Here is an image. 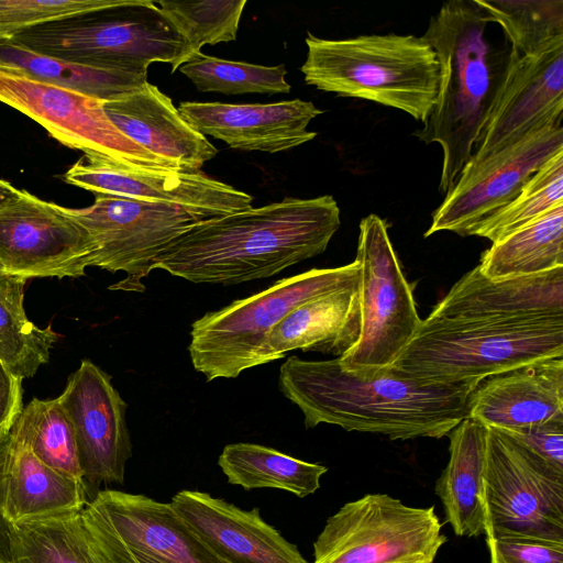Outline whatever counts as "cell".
<instances>
[{
  "label": "cell",
  "instance_id": "17",
  "mask_svg": "<svg viewBox=\"0 0 563 563\" xmlns=\"http://www.w3.org/2000/svg\"><path fill=\"white\" fill-rule=\"evenodd\" d=\"M65 183L96 194L183 208L209 220L252 208L253 197L201 170L129 172L84 155L63 175Z\"/></svg>",
  "mask_w": 563,
  "mask_h": 563
},
{
  "label": "cell",
  "instance_id": "37",
  "mask_svg": "<svg viewBox=\"0 0 563 563\" xmlns=\"http://www.w3.org/2000/svg\"><path fill=\"white\" fill-rule=\"evenodd\" d=\"M125 0H0V41L30 29L120 5Z\"/></svg>",
  "mask_w": 563,
  "mask_h": 563
},
{
  "label": "cell",
  "instance_id": "39",
  "mask_svg": "<svg viewBox=\"0 0 563 563\" xmlns=\"http://www.w3.org/2000/svg\"><path fill=\"white\" fill-rule=\"evenodd\" d=\"M500 431L563 473V419Z\"/></svg>",
  "mask_w": 563,
  "mask_h": 563
},
{
  "label": "cell",
  "instance_id": "34",
  "mask_svg": "<svg viewBox=\"0 0 563 563\" xmlns=\"http://www.w3.org/2000/svg\"><path fill=\"white\" fill-rule=\"evenodd\" d=\"M154 3L185 42L183 54L172 66V73H175L189 58L200 53L203 45L228 43L236 38L246 0H159Z\"/></svg>",
  "mask_w": 563,
  "mask_h": 563
},
{
  "label": "cell",
  "instance_id": "10",
  "mask_svg": "<svg viewBox=\"0 0 563 563\" xmlns=\"http://www.w3.org/2000/svg\"><path fill=\"white\" fill-rule=\"evenodd\" d=\"M81 517L108 563H227L201 541L170 503L104 489L87 503Z\"/></svg>",
  "mask_w": 563,
  "mask_h": 563
},
{
  "label": "cell",
  "instance_id": "26",
  "mask_svg": "<svg viewBox=\"0 0 563 563\" xmlns=\"http://www.w3.org/2000/svg\"><path fill=\"white\" fill-rule=\"evenodd\" d=\"M488 428L466 417L448 435L449 462L435 483L445 519L459 537L485 533L484 472Z\"/></svg>",
  "mask_w": 563,
  "mask_h": 563
},
{
  "label": "cell",
  "instance_id": "36",
  "mask_svg": "<svg viewBox=\"0 0 563 563\" xmlns=\"http://www.w3.org/2000/svg\"><path fill=\"white\" fill-rule=\"evenodd\" d=\"M199 91L224 95L288 93L285 64L263 66L208 56L201 52L179 68Z\"/></svg>",
  "mask_w": 563,
  "mask_h": 563
},
{
  "label": "cell",
  "instance_id": "4",
  "mask_svg": "<svg viewBox=\"0 0 563 563\" xmlns=\"http://www.w3.org/2000/svg\"><path fill=\"white\" fill-rule=\"evenodd\" d=\"M554 357H563V316L426 318L390 368L427 384L479 383Z\"/></svg>",
  "mask_w": 563,
  "mask_h": 563
},
{
  "label": "cell",
  "instance_id": "27",
  "mask_svg": "<svg viewBox=\"0 0 563 563\" xmlns=\"http://www.w3.org/2000/svg\"><path fill=\"white\" fill-rule=\"evenodd\" d=\"M477 266L490 280L539 275L563 267V203L492 243Z\"/></svg>",
  "mask_w": 563,
  "mask_h": 563
},
{
  "label": "cell",
  "instance_id": "7",
  "mask_svg": "<svg viewBox=\"0 0 563 563\" xmlns=\"http://www.w3.org/2000/svg\"><path fill=\"white\" fill-rule=\"evenodd\" d=\"M11 41L67 62L133 73H147L155 62L173 66L185 47L181 35L151 0H125L49 22Z\"/></svg>",
  "mask_w": 563,
  "mask_h": 563
},
{
  "label": "cell",
  "instance_id": "38",
  "mask_svg": "<svg viewBox=\"0 0 563 563\" xmlns=\"http://www.w3.org/2000/svg\"><path fill=\"white\" fill-rule=\"evenodd\" d=\"M486 543L490 563H563V540L497 533Z\"/></svg>",
  "mask_w": 563,
  "mask_h": 563
},
{
  "label": "cell",
  "instance_id": "6",
  "mask_svg": "<svg viewBox=\"0 0 563 563\" xmlns=\"http://www.w3.org/2000/svg\"><path fill=\"white\" fill-rule=\"evenodd\" d=\"M358 283L356 261L333 268H313L207 312L191 325L188 351L194 368L207 382L238 377L260 365L267 334L290 311L308 300Z\"/></svg>",
  "mask_w": 563,
  "mask_h": 563
},
{
  "label": "cell",
  "instance_id": "18",
  "mask_svg": "<svg viewBox=\"0 0 563 563\" xmlns=\"http://www.w3.org/2000/svg\"><path fill=\"white\" fill-rule=\"evenodd\" d=\"M563 121V46L533 56L515 52L478 145V163L552 123Z\"/></svg>",
  "mask_w": 563,
  "mask_h": 563
},
{
  "label": "cell",
  "instance_id": "3",
  "mask_svg": "<svg viewBox=\"0 0 563 563\" xmlns=\"http://www.w3.org/2000/svg\"><path fill=\"white\" fill-rule=\"evenodd\" d=\"M422 38L437 55L441 81L433 109L413 135L441 146L439 190L445 195L478 145L515 51L476 0L443 3Z\"/></svg>",
  "mask_w": 563,
  "mask_h": 563
},
{
  "label": "cell",
  "instance_id": "15",
  "mask_svg": "<svg viewBox=\"0 0 563 563\" xmlns=\"http://www.w3.org/2000/svg\"><path fill=\"white\" fill-rule=\"evenodd\" d=\"M563 150V121L547 125L520 141L465 165L424 236L450 231L470 236L472 230L508 205L532 175Z\"/></svg>",
  "mask_w": 563,
  "mask_h": 563
},
{
  "label": "cell",
  "instance_id": "41",
  "mask_svg": "<svg viewBox=\"0 0 563 563\" xmlns=\"http://www.w3.org/2000/svg\"><path fill=\"white\" fill-rule=\"evenodd\" d=\"M10 446V432L0 435V563H8L10 555L11 525L3 516L5 474Z\"/></svg>",
  "mask_w": 563,
  "mask_h": 563
},
{
  "label": "cell",
  "instance_id": "13",
  "mask_svg": "<svg viewBox=\"0 0 563 563\" xmlns=\"http://www.w3.org/2000/svg\"><path fill=\"white\" fill-rule=\"evenodd\" d=\"M89 232L96 251L91 266L128 278L111 289L140 290L141 278L154 269L156 257L194 223L200 221L180 207L96 194L91 206L68 208Z\"/></svg>",
  "mask_w": 563,
  "mask_h": 563
},
{
  "label": "cell",
  "instance_id": "35",
  "mask_svg": "<svg viewBox=\"0 0 563 563\" xmlns=\"http://www.w3.org/2000/svg\"><path fill=\"white\" fill-rule=\"evenodd\" d=\"M563 203V150L544 163L505 207L476 225L471 235L503 239Z\"/></svg>",
  "mask_w": 563,
  "mask_h": 563
},
{
  "label": "cell",
  "instance_id": "20",
  "mask_svg": "<svg viewBox=\"0 0 563 563\" xmlns=\"http://www.w3.org/2000/svg\"><path fill=\"white\" fill-rule=\"evenodd\" d=\"M169 503L227 563H308L295 544L262 519L257 508L244 510L198 490H180Z\"/></svg>",
  "mask_w": 563,
  "mask_h": 563
},
{
  "label": "cell",
  "instance_id": "43",
  "mask_svg": "<svg viewBox=\"0 0 563 563\" xmlns=\"http://www.w3.org/2000/svg\"><path fill=\"white\" fill-rule=\"evenodd\" d=\"M2 273H4V272H3V271H2V268L0 267V274H2Z\"/></svg>",
  "mask_w": 563,
  "mask_h": 563
},
{
  "label": "cell",
  "instance_id": "28",
  "mask_svg": "<svg viewBox=\"0 0 563 563\" xmlns=\"http://www.w3.org/2000/svg\"><path fill=\"white\" fill-rule=\"evenodd\" d=\"M0 67L37 80L112 101L147 81V73L107 69L77 64L30 51L12 41H0Z\"/></svg>",
  "mask_w": 563,
  "mask_h": 563
},
{
  "label": "cell",
  "instance_id": "2",
  "mask_svg": "<svg viewBox=\"0 0 563 563\" xmlns=\"http://www.w3.org/2000/svg\"><path fill=\"white\" fill-rule=\"evenodd\" d=\"M340 224L332 196L286 197L194 223L156 257L154 268L197 284L262 279L323 253Z\"/></svg>",
  "mask_w": 563,
  "mask_h": 563
},
{
  "label": "cell",
  "instance_id": "1",
  "mask_svg": "<svg viewBox=\"0 0 563 563\" xmlns=\"http://www.w3.org/2000/svg\"><path fill=\"white\" fill-rule=\"evenodd\" d=\"M477 384H427L391 368L354 373L338 357L289 356L278 378L283 395L303 413L307 429L329 423L390 440L448 435L468 416V398Z\"/></svg>",
  "mask_w": 563,
  "mask_h": 563
},
{
  "label": "cell",
  "instance_id": "19",
  "mask_svg": "<svg viewBox=\"0 0 563 563\" xmlns=\"http://www.w3.org/2000/svg\"><path fill=\"white\" fill-rule=\"evenodd\" d=\"M178 111L205 136L235 150L266 153L288 151L313 140L317 133L307 126L323 113L301 99L250 104L184 101Z\"/></svg>",
  "mask_w": 563,
  "mask_h": 563
},
{
  "label": "cell",
  "instance_id": "29",
  "mask_svg": "<svg viewBox=\"0 0 563 563\" xmlns=\"http://www.w3.org/2000/svg\"><path fill=\"white\" fill-rule=\"evenodd\" d=\"M218 464L228 482L243 487L278 488L300 498L313 494L328 468L254 443L228 444Z\"/></svg>",
  "mask_w": 563,
  "mask_h": 563
},
{
  "label": "cell",
  "instance_id": "25",
  "mask_svg": "<svg viewBox=\"0 0 563 563\" xmlns=\"http://www.w3.org/2000/svg\"><path fill=\"white\" fill-rule=\"evenodd\" d=\"M87 492L82 478L47 466L10 433L3 516L11 526L81 511Z\"/></svg>",
  "mask_w": 563,
  "mask_h": 563
},
{
  "label": "cell",
  "instance_id": "31",
  "mask_svg": "<svg viewBox=\"0 0 563 563\" xmlns=\"http://www.w3.org/2000/svg\"><path fill=\"white\" fill-rule=\"evenodd\" d=\"M25 283L20 276L0 274V364L22 380L48 362L59 338L51 324L40 328L27 318Z\"/></svg>",
  "mask_w": 563,
  "mask_h": 563
},
{
  "label": "cell",
  "instance_id": "32",
  "mask_svg": "<svg viewBox=\"0 0 563 563\" xmlns=\"http://www.w3.org/2000/svg\"><path fill=\"white\" fill-rule=\"evenodd\" d=\"M10 433L47 466L82 478L73 426L58 398H33L22 408Z\"/></svg>",
  "mask_w": 563,
  "mask_h": 563
},
{
  "label": "cell",
  "instance_id": "24",
  "mask_svg": "<svg viewBox=\"0 0 563 563\" xmlns=\"http://www.w3.org/2000/svg\"><path fill=\"white\" fill-rule=\"evenodd\" d=\"M360 329L358 285L319 296L295 308L269 331L260 365L294 350L340 357L355 344Z\"/></svg>",
  "mask_w": 563,
  "mask_h": 563
},
{
  "label": "cell",
  "instance_id": "23",
  "mask_svg": "<svg viewBox=\"0 0 563 563\" xmlns=\"http://www.w3.org/2000/svg\"><path fill=\"white\" fill-rule=\"evenodd\" d=\"M563 316V267L504 280L486 278L478 266L463 275L427 318L509 319Z\"/></svg>",
  "mask_w": 563,
  "mask_h": 563
},
{
  "label": "cell",
  "instance_id": "14",
  "mask_svg": "<svg viewBox=\"0 0 563 563\" xmlns=\"http://www.w3.org/2000/svg\"><path fill=\"white\" fill-rule=\"evenodd\" d=\"M95 243L68 208L22 190L0 207V267L24 279L86 275Z\"/></svg>",
  "mask_w": 563,
  "mask_h": 563
},
{
  "label": "cell",
  "instance_id": "9",
  "mask_svg": "<svg viewBox=\"0 0 563 563\" xmlns=\"http://www.w3.org/2000/svg\"><path fill=\"white\" fill-rule=\"evenodd\" d=\"M434 507L375 493L344 504L313 542V563H433L446 542Z\"/></svg>",
  "mask_w": 563,
  "mask_h": 563
},
{
  "label": "cell",
  "instance_id": "5",
  "mask_svg": "<svg viewBox=\"0 0 563 563\" xmlns=\"http://www.w3.org/2000/svg\"><path fill=\"white\" fill-rule=\"evenodd\" d=\"M307 58L300 67L305 82L334 92L401 110L427 121L441 81L432 47L415 35L371 34L324 40L307 33Z\"/></svg>",
  "mask_w": 563,
  "mask_h": 563
},
{
  "label": "cell",
  "instance_id": "8",
  "mask_svg": "<svg viewBox=\"0 0 563 563\" xmlns=\"http://www.w3.org/2000/svg\"><path fill=\"white\" fill-rule=\"evenodd\" d=\"M358 229L355 261L360 268V336L338 358L344 369L367 374L390 368L422 320L385 220L371 213L361 220Z\"/></svg>",
  "mask_w": 563,
  "mask_h": 563
},
{
  "label": "cell",
  "instance_id": "42",
  "mask_svg": "<svg viewBox=\"0 0 563 563\" xmlns=\"http://www.w3.org/2000/svg\"><path fill=\"white\" fill-rule=\"evenodd\" d=\"M21 191V189L15 188L11 183L0 179V207L19 197Z\"/></svg>",
  "mask_w": 563,
  "mask_h": 563
},
{
  "label": "cell",
  "instance_id": "12",
  "mask_svg": "<svg viewBox=\"0 0 563 563\" xmlns=\"http://www.w3.org/2000/svg\"><path fill=\"white\" fill-rule=\"evenodd\" d=\"M0 102L34 120L65 146L120 169L176 170L123 135L107 117L103 100L0 67Z\"/></svg>",
  "mask_w": 563,
  "mask_h": 563
},
{
  "label": "cell",
  "instance_id": "11",
  "mask_svg": "<svg viewBox=\"0 0 563 563\" xmlns=\"http://www.w3.org/2000/svg\"><path fill=\"white\" fill-rule=\"evenodd\" d=\"M483 503L485 536L563 540V473L495 428L487 433Z\"/></svg>",
  "mask_w": 563,
  "mask_h": 563
},
{
  "label": "cell",
  "instance_id": "40",
  "mask_svg": "<svg viewBox=\"0 0 563 563\" xmlns=\"http://www.w3.org/2000/svg\"><path fill=\"white\" fill-rule=\"evenodd\" d=\"M22 408V379L0 364V435L10 432Z\"/></svg>",
  "mask_w": 563,
  "mask_h": 563
},
{
  "label": "cell",
  "instance_id": "33",
  "mask_svg": "<svg viewBox=\"0 0 563 563\" xmlns=\"http://www.w3.org/2000/svg\"><path fill=\"white\" fill-rule=\"evenodd\" d=\"M519 56L563 46V0H476Z\"/></svg>",
  "mask_w": 563,
  "mask_h": 563
},
{
  "label": "cell",
  "instance_id": "22",
  "mask_svg": "<svg viewBox=\"0 0 563 563\" xmlns=\"http://www.w3.org/2000/svg\"><path fill=\"white\" fill-rule=\"evenodd\" d=\"M103 110L123 135L176 170H200L218 154L172 99L148 81L120 99L104 101Z\"/></svg>",
  "mask_w": 563,
  "mask_h": 563
},
{
  "label": "cell",
  "instance_id": "21",
  "mask_svg": "<svg viewBox=\"0 0 563 563\" xmlns=\"http://www.w3.org/2000/svg\"><path fill=\"white\" fill-rule=\"evenodd\" d=\"M467 417L499 430L563 419V357L482 379L470 395Z\"/></svg>",
  "mask_w": 563,
  "mask_h": 563
},
{
  "label": "cell",
  "instance_id": "30",
  "mask_svg": "<svg viewBox=\"0 0 563 563\" xmlns=\"http://www.w3.org/2000/svg\"><path fill=\"white\" fill-rule=\"evenodd\" d=\"M8 563L108 562L75 511L11 526Z\"/></svg>",
  "mask_w": 563,
  "mask_h": 563
},
{
  "label": "cell",
  "instance_id": "16",
  "mask_svg": "<svg viewBox=\"0 0 563 563\" xmlns=\"http://www.w3.org/2000/svg\"><path fill=\"white\" fill-rule=\"evenodd\" d=\"M57 398L73 426L86 485L122 484L132 444L125 420L128 406L111 376L90 360H82Z\"/></svg>",
  "mask_w": 563,
  "mask_h": 563
}]
</instances>
